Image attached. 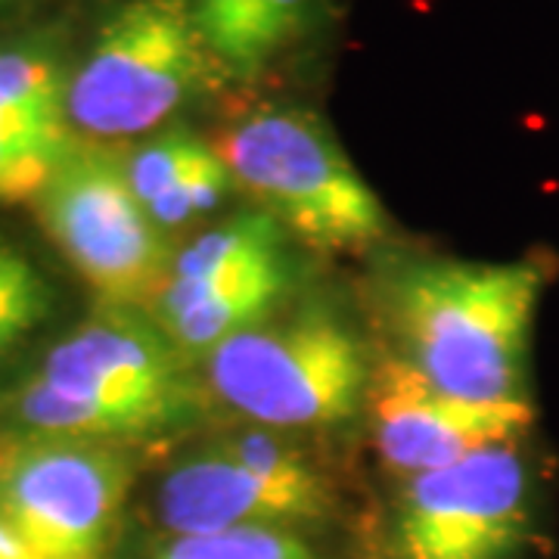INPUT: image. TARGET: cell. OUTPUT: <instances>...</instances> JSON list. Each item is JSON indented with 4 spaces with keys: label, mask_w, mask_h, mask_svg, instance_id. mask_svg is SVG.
<instances>
[{
    "label": "cell",
    "mask_w": 559,
    "mask_h": 559,
    "mask_svg": "<svg viewBox=\"0 0 559 559\" xmlns=\"http://www.w3.org/2000/svg\"><path fill=\"white\" fill-rule=\"evenodd\" d=\"M547 271L538 261L417 259L382 289L395 358L479 404L528 401V340Z\"/></svg>",
    "instance_id": "obj_1"
},
{
    "label": "cell",
    "mask_w": 559,
    "mask_h": 559,
    "mask_svg": "<svg viewBox=\"0 0 559 559\" xmlns=\"http://www.w3.org/2000/svg\"><path fill=\"white\" fill-rule=\"evenodd\" d=\"M215 150L261 212L314 252H358L389 230L380 197L311 109L280 103L246 109Z\"/></svg>",
    "instance_id": "obj_2"
},
{
    "label": "cell",
    "mask_w": 559,
    "mask_h": 559,
    "mask_svg": "<svg viewBox=\"0 0 559 559\" xmlns=\"http://www.w3.org/2000/svg\"><path fill=\"white\" fill-rule=\"evenodd\" d=\"M370 377L360 333L323 301L277 311L205 358L212 395L274 432L352 419L367 401Z\"/></svg>",
    "instance_id": "obj_3"
},
{
    "label": "cell",
    "mask_w": 559,
    "mask_h": 559,
    "mask_svg": "<svg viewBox=\"0 0 559 559\" xmlns=\"http://www.w3.org/2000/svg\"><path fill=\"white\" fill-rule=\"evenodd\" d=\"M218 79L227 75L183 0H121L69 75L66 119L75 138L94 143L153 134Z\"/></svg>",
    "instance_id": "obj_4"
},
{
    "label": "cell",
    "mask_w": 559,
    "mask_h": 559,
    "mask_svg": "<svg viewBox=\"0 0 559 559\" xmlns=\"http://www.w3.org/2000/svg\"><path fill=\"white\" fill-rule=\"evenodd\" d=\"M32 205L103 308L153 305L171 271V249L134 197L121 153L75 138Z\"/></svg>",
    "instance_id": "obj_5"
},
{
    "label": "cell",
    "mask_w": 559,
    "mask_h": 559,
    "mask_svg": "<svg viewBox=\"0 0 559 559\" xmlns=\"http://www.w3.org/2000/svg\"><path fill=\"white\" fill-rule=\"evenodd\" d=\"M131 488L109 441L25 439L0 463V513L35 559H112Z\"/></svg>",
    "instance_id": "obj_6"
},
{
    "label": "cell",
    "mask_w": 559,
    "mask_h": 559,
    "mask_svg": "<svg viewBox=\"0 0 559 559\" xmlns=\"http://www.w3.org/2000/svg\"><path fill=\"white\" fill-rule=\"evenodd\" d=\"M535 481L520 441L481 448L404 479L392 513L395 559H513L532 532Z\"/></svg>",
    "instance_id": "obj_7"
},
{
    "label": "cell",
    "mask_w": 559,
    "mask_h": 559,
    "mask_svg": "<svg viewBox=\"0 0 559 559\" xmlns=\"http://www.w3.org/2000/svg\"><path fill=\"white\" fill-rule=\"evenodd\" d=\"M38 377L134 419L150 439L197 414L187 360L134 308H103L84 320L47 352Z\"/></svg>",
    "instance_id": "obj_8"
},
{
    "label": "cell",
    "mask_w": 559,
    "mask_h": 559,
    "mask_svg": "<svg viewBox=\"0 0 559 559\" xmlns=\"http://www.w3.org/2000/svg\"><path fill=\"white\" fill-rule=\"evenodd\" d=\"M364 404L373 419L380 460L404 479L451 466L481 448L522 441L535 423L532 401L454 399L395 355L373 367Z\"/></svg>",
    "instance_id": "obj_9"
},
{
    "label": "cell",
    "mask_w": 559,
    "mask_h": 559,
    "mask_svg": "<svg viewBox=\"0 0 559 559\" xmlns=\"http://www.w3.org/2000/svg\"><path fill=\"white\" fill-rule=\"evenodd\" d=\"M336 510V495L323 476L271 479L221 448L175 463L159 491L156 516L171 535H215L234 528H286L323 522Z\"/></svg>",
    "instance_id": "obj_10"
},
{
    "label": "cell",
    "mask_w": 559,
    "mask_h": 559,
    "mask_svg": "<svg viewBox=\"0 0 559 559\" xmlns=\"http://www.w3.org/2000/svg\"><path fill=\"white\" fill-rule=\"evenodd\" d=\"M289 255L255 261L227 274L202 280H165L153 299V323L187 364L209 358L221 342L255 326L289 301Z\"/></svg>",
    "instance_id": "obj_11"
},
{
    "label": "cell",
    "mask_w": 559,
    "mask_h": 559,
    "mask_svg": "<svg viewBox=\"0 0 559 559\" xmlns=\"http://www.w3.org/2000/svg\"><path fill=\"white\" fill-rule=\"evenodd\" d=\"M318 0H183L227 79H255L308 32Z\"/></svg>",
    "instance_id": "obj_12"
},
{
    "label": "cell",
    "mask_w": 559,
    "mask_h": 559,
    "mask_svg": "<svg viewBox=\"0 0 559 559\" xmlns=\"http://www.w3.org/2000/svg\"><path fill=\"white\" fill-rule=\"evenodd\" d=\"M10 414L35 439H75V441H128L150 439L134 419L121 417L97 401L62 392L38 373L10 395Z\"/></svg>",
    "instance_id": "obj_13"
},
{
    "label": "cell",
    "mask_w": 559,
    "mask_h": 559,
    "mask_svg": "<svg viewBox=\"0 0 559 559\" xmlns=\"http://www.w3.org/2000/svg\"><path fill=\"white\" fill-rule=\"evenodd\" d=\"M286 252V230L267 212L252 209L202 230L171 259L168 280H202L227 274Z\"/></svg>",
    "instance_id": "obj_14"
},
{
    "label": "cell",
    "mask_w": 559,
    "mask_h": 559,
    "mask_svg": "<svg viewBox=\"0 0 559 559\" xmlns=\"http://www.w3.org/2000/svg\"><path fill=\"white\" fill-rule=\"evenodd\" d=\"M72 143V131L50 128L16 103L0 97V202L16 205L38 200Z\"/></svg>",
    "instance_id": "obj_15"
},
{
    "label": "cell",
    "mask_w": 559,
    "mask_h": 559,
    "mask_svg": "<svg viewBox=\"0 0 559 559\" xmlns=\"http://www.w3.org/2000/svg\"><path fill=\"white\" fill-rule=\"evenodd\" d=\"M66 84L57 57L40 44L0 47V97L16 103L50 128L72 131L66 119ZM75 134V131H72Z\"/></svg>",
    "instance_id": "obj_16"
},
{
    "label": "cell",
    "mask_w": 559,
    "mask_h": 559,
    "mask_svg": "<svg viewBox=\"0 0 559 559\" xmlns=\"http://www.w3.org/2000/svg\"><path fill=\"white\" fill-rule=\"evenodd\" d=\"M53 286L20 246L0 237V360L53 314Z\"/></svg>",
    "instance_id": "obj_17"
},
{
    "label": "cell",
    "mask_w": 559,
    "mask_h": 559,
    "mask_svg": "<svg viewBox=\"0 0 559 559\" xmlns=\"http://www.w3.org/2000/svg\"><path fill=\"white\" fill-rule=\"evenodd\" d=\"M153 559H320L311 540L286 528H234L165 540Z\"/></svg>",
    "instance_id": "obj_18"
},
{
    "label": "cell",
    "mask_w": 559,
    "mask_h": 559,
    "mask_svg": "<svg viewBox=\"0 0 559 559\" xmlns=\"http://www.w3.org/2000/svg\"><path fill=\"white\" fill-rule=\"evenodd\" d=\"M212 150L209 140L197 138L187 128H168L159 131L156 138L134 146V153L124 156V171H128V183L134 190L140 205L146 209L153 200H159L162 193L175 183V180L202 159Z\"/></svg>",
    "instance_id": "obj_19"
},
{
    "label": "cell",
    "mask_w": 559,
    "mask_h": 559,
    "mask_svg": "<svg viewBox=\"0 0 559 559\" xmlns=\"http://www.w3.org/2000/svg\"><path fill=\"white\" fill-rule=\"evenodd\" d=\"M230 187H234V178L212 143V150L202 159L193 162L159 200L146 205V215L156 221L159 230L193 224V221L205 218L209 212H215Z\"/></svg>",
    "instance_id": "obj_20"
},
{
    "label": "cell",
    "mask_w": 559,
    "mask_h": 559,
    "mask_svg": "<svg viewBox=\"0 0 559 559\" xmlns=\"http://www.w3.org/2000/svg\"><path fill=\"white\" fill-rule=\"evenodd\" d=\"M0 559H35L3 513H0Z\"/></svg>",
    "instance_id": "obj_21"
},
{
    "label": "cell",
    "mask_w": 559,
    "mask_h": 559,
    "mask_svg": "<svg viewBox=\"0 0 559 559\" xmlns=\"http://www.w3.org/2000/svg\"><path fill=\"white\" fill-rule=\"evenodd\" d=\"M13 448H16V441L0 439V463H3V460L10 457V451H13Z\"/></svg>",
    "instance_id": "obj_22"
}]
</instances>
